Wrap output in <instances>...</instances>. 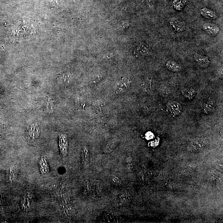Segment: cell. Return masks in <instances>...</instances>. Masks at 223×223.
Here are the masks:
<instances>
[{
  "instance_id": "6da1fadb",
  "label": "cell",
  "mask_w": 223,
  "mask_h": 223,
  "mask_svg": "<svg viewBox=\"0 0 223 223\" xmlns=\"http://www.w3.org/2000/svg\"><path fill=\"white\" fill-rule=\"evenodd\" d=\"M40 127L35 123L27 127V135L29 140L34 141L40 136Z\"/></svg>"
},
{
  "instance_id": "30bf717a",
  "label": "cell",
  "mask_w": 223,
  "mask_h": 223,
  "mask_svg": "<svg viewBox=\"0 0 223 223\" xmlns=\"http://www.w3.org/2000/svg\"><path fill=\"white\" fill-rule=\"evenodd\" d=\"M182 93L185 97L188 98H193L195 94V91L193 89H185Z\"/></svg>"
},
{
  "instance_id": "277c9868",
  "label": "cell",
  "mask_w": 223,
  "mask_h": 223,
  "mask_svg": "<svg viewBox=\"0 0 223 223\" xmlns=\"http://www.w3.org/2000/svg\"><path fill=\"white\" fill-rule=\"evenodd\" d=\"M200 12V14L202 16L208 19L215 20L217 17V14L215 12L210 10L206 7L202 8Z\"/></svg>"
},
{
  "instance_id": "8992f818",
  "label": "cell",
  "mask_w": 223,
  "mask_h": 223,
  "mask_svg": "<svg viewBox=\"0 0 223 223\" xmlns=\"http://www.w3.org/2000/svg\"><path fill=\"white\" fill-rule=\"evenodd\" d=\"M166 67L169 70L173 72H178L182 70L180 64L172 60H168L166 63Z\"/></svg>"
},
{
  "instance_id": "3957f363",
  "label": "cell",
  "mask_w": 223,
  "mask_h": 223,
  "mask_svg": "<svg viewBox=\"0 0 223 223\" xmlns=\"http://www.w3.org/2000/svg\"><path fill=\"white\" fill-rule=\"evenodd\" d=\"M167 107L172 112L176 115H180L182 111V106L180 103L171 101L167 103Z\"/></svg>"
},
{
  "instance_id": "ba28073f",
  "label": "cell",
  "mask_w": 223,
  "mask_h": 223,
  "mask_svg": "<svg viewBox=\"0 0 223 223\" xmlns=\"http://www.w3.org/2000/svg\"><path fill=\"white\" fill-rule=\"evenodd\" d=\"M129 81L122 80L118 83L116 89V92L117 93H121L125 91L129 87Z\"/></svg>"
},
{
  "instance_id": "5b68a950",
  "label": "cell",
  "mask_w": 223,
  "mask_h": 223,
  "mask_svg": "<svg viewBox=\"0 0 223 223\" xmlns=\"http://www.w3.org/2000/svg\"><path fill=\"white\" fill-rule=\"evenodd\" d=\"M194 59L199 66L202 67H206L209 65L210 61L207 57L195 53L194 55Z\"/></svg>"
},
{
  "instance_id": "52a82bcc",
  "label": "cell",
  "mask_w": 223,
  "mask_h": 223,
  "mask_svg": "<svg viewBox=\"0 0 223 223\" xmlns=\"http://www.w3.org/2000/svg\"><path fill=\"white\" fill-rule=\"evenodd\" d=\"M135 53L139 55H149L151 54V51L146 45L140 44L135 49Z\"/></svg>"
},
{
  "instance_id": "9c48e42d",
  "label": "cell",
  "mask_w": 223,
  "mask_h": 223,
  "mask_svg": "<svg viewBox=\"0 0 223 223\" xmlns=\"http://www.w3.org/2000/svg\"><path fill=\"white\" fill-rule=\"evenodd\" d=\"M171 25L174 27L175 29L178 32H181L186 29V26L184 22H183L175 19L171 21Z\"/></svg>"
},
{
  "instance_id": "7a4b0ae2",
  "label": "cell",
  "mask_w": 223,
  "mask_h": 223,
  "mask_svg": "<svg viewBox=\"0 0 223 223\" xmlns=\"http://www.w3.org/2000/svg\"><path fill=\"white\" fill-rule=\"evenodd\" d=\"M202 29L211 36H215L220 33V29L216 25L212 23H206L202 26Z\"/></svg>"
},
{
  "instance_id": "8fae6325",
  "label": "cell",
  "mask_w": 223,
  "mask_h": 223,
  "mask_svg": "<svg viewBox=\"0 0 223 223\" xmlns=\"http://www.w3.org/2000/svg\"><path fill=\"white\" fill-rule=\"evenodd\" d=\"M146 137L147 139H151L153 138L154 135L151 132H149L147 133L146 134Z\"/></svg>"
}]
</instances>
